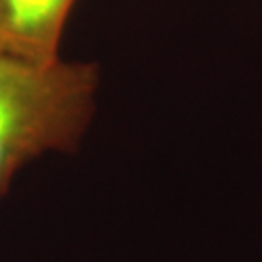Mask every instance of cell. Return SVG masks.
<instances>
[{"instance_id":"cell-1","label":"cell","mask_w":262,"mask_h":262,"mask_svg":"<svg viewBox=\"0 0 262 262\" xmlns=\"http://www.w3.org/2000/svg\"><path fill=\"white\" fill-rule=\"evenodd\" d=\"M97 85L99 70L90 62H35L0 53V196L28 161L80 144Z\"/></svg>"},{"instance_id":"cell-2","label":"cell","mask_w":262,"mask_h":262,"mask_svg":"<svg viewBox=\"0 0 262 262\" xmlns=\"http://www.w3.org/2000/svg\"><path fill=\"white\" fill-rule=\"evenodd\" d=\"M76 0H0V53L35 62L58 58Z\"/></svg>"}]
</instances>
